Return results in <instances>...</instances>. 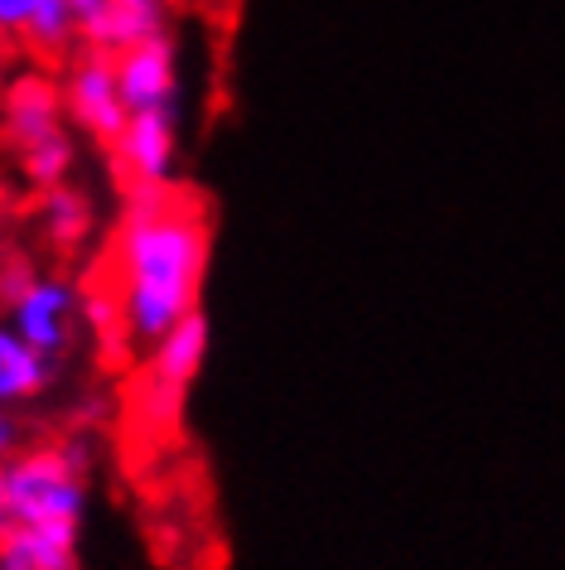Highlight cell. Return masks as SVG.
Listing matches in <instances>:
<instances>
[{
	"instance_id": "13",
	"label": "cell",
	"mask_w": 565,
	"mask_h": 570,
	"mask_svg": "<svg viewBox=\"0 0 565 570\" xmlns=\"http://www.w3.org/2000/svg\"><path fill=\"white\" fill-rule=\"evenodd\" d=\"M0 570H78V532L10 527L0 537Z\"/></svg>"
},
{
	"instance_id": "8",
	"label": "cell",
	"mask_w": 565,
	"mask_h": 570,
	"mask_svg": "<svg viewBox=\"0 0 565 570\" xmlns=\"http://www.w3.org/2000/svg\"><path fill=\"white\" fill-rule=\"evenodd\" d=\"M117 59V82L126 111H175L179 102V53L169 35H150L140 45H126Z\"/></svg>"
},
{
	"instance_id": "1",
	"label": "cell",
	"mask_w": 565,
	"mask_h": 570,
	"mask_svg": "<svg viewBox=\"0 0 565 570\" xmlns=\"http://www.w3.org/2000/svg\"><path fill=\"white\" fill-rule=\"evenodd\" d=\"M208 247H214V233L194 198L175 189L131 194L111 233L102 281H97V291L117 309L126 353H146L175 324L199 315Z\"/></svg>"
},
{
	"instance_id": "4",
	"label": "cell",
	"mask_w": 565,
	"mask_h": 570,
	"mask_svg": "<svg viewBox=\"0 0 565 570\" xmlns=\"http://www.w3.org/2000/svg\"><path fill=\"white\" fill-rule=\"evenodd\" d=\"M0 315L53 363H63L78 338L88 334L82 285L59 276V271H39L24 262L0 271Z\"/></svg>"
},
{
	"instance_id": "9",
	"label": "cell",
	"mask_w": 565,
	"mask_h": 570,
	"mask_svg": "<svg viewBox=\"0 0 565 570\" xmlns=\"http://www.w3.org/2000/svg\"><path fill=\"white\" fill-rule=\"evenodd\" d=\"M0 45H20L39 59H68L82 49L73 0H0Z\"/></svg>"
},
{
	"instance_id": "7",
	"label": "cell",
	"mask_w": 565,
	"mask_h": 570,
	"mask_svg": "<svg viewBox=\"0 0 565 570\" xmlns=\"http://www.w3.org/2000/svg\"><path fill=\"white\" fill-rule=\"evenodd\" d=\"M111 160H117L121 179L131 184V194L140 189H169L179 160V126L175 111H131L121 126V136L111 140Z\"/></svg>"
},
{
	"instance_id": "6",
	"label": "cell",
	"mask_w": 565,
	"mask_h": 570,
	"mask_svg": "<svg viewBox=\"0 0 565 570\" xmlns=\"http://www.w3.org/2000/svg\"><path fill=\"white\" fill-rule=\"evenodd\" d=\"M59 97H63V111H68V126H78L82 136L111 140L121 136L126 126V97H121V82H117V59L102 49H78L63 59V78H59Z\"/></svg>"
},
{
	"instance_id": "2",
	"label": "cell",
	"mask_w": 565,
	"mask_h": 570,
	"mask_svg": "<svg viewBox=\"0 0 565 570\" xmlns=\"http://www.w3.org/2000/svg\"><path fill=\"white\" fill-rule=\"evenodd\" d=\"M10 527H59L82 532L92 489V460L78 440H24L0 469Z\"/></svg>"
},
{
	"instance_id": "10",
	"label": "cell",
	"mask_w": 565,
	"mask_h": 570,
	"mask_svg": "<svg viewBox=\"0 0 565 570\" xmlns=\"http://www.w3.org/2000/svg\"><path fill=\"white\" fill-rule=\"evenodd\" d=\"M82 49L121 53L150 35H165V0H73Z\"/></svg>"
},
{
	"instance_id": "12",
	"label": "cell",
	"mask_w": 565,
	"mask_h": 570,
	"mask_svg": "<svg viewBox=\"0 0 565 570\" xmlns=\"http://www.w3.org/2000/svg\"><path fill=\"white\" fill-rule=\"evenodd\" d=\"M39 233L53 252L78 256L97 233V208L92 198L73 189V184H53V189H39Z\"/></svg>"
},
{
	"instance_id": "15",
	"label": "cell",
	"mask_w": 565,
	"mask_h": 570,
	"mask_svg": "<svg viewBox=\"0 0 565 570\" xmlns=\"http://www.w3.org/2000/svg\"><path fill=\"white\" fill-rule=\"evenodd\" d=\"M10 532V508H6V489H0V537Z\"/></svg>"
},
{
	"instance_id": "11",
	"label": "cell",
	"mask_w": 565,
	"mask_h": 570,
	"mask_svg": "<svg viewBox=\"0 0 565 570\" xmlns=\"http://www.w3.org/2000/svg\"><path fill=\"white\" fill-rule=\"evenodd\" d=\"M53 377H59V363L44 358L16 324L0 315V406L6 411L34 406L39 396H49Z\"/></svg>"
},
{
	"instance_id": "14",
	"label": "cell",
	"mask_w": 565,
	"mask_h": 570,
	"mask_svg": "<svg viewBox=\"0 0 565 570\" xmlns=\"http://www.w3.org/2000/svg\"><path fill=\"white\" fill-rule=\"evenodd\" d=\"M24 440H30V435H24L20 411H6V406H0V469L10 464V454H16V450L24 445Z\"/></svg>"
},
{
	"instance_id": "5",
	"label": "cell",
	"mask_w": 565,
	"mask_h": 570,
	"mask_svg": "<svg viewBox=\"0 0 565 570\" xmlns=\"http://www.w3.org/2000/svg\"><path fill=\"white\" fill-rule=\"evenodd\" d=\"M204 358H208L204 309L189 315L184 324H175L160 344H150L146 353H140V411H146V421H155V425L179 421L184 396H189Z\"/></svg>"
},
{
	"instance_id": "3",
	"label": "cell",
	"mask_w": 565,
	"mask_h": 570,
	"mask_svg": "<svg viewBox=\"0 0 565 570\" xmlns=\"http://www.w3.org/2000/svg\"><path fill=\"white\" fill-rule=\"evenodd\" d=\"M0 117H6V146L16 150L24 179L34 189L68 184V175H73V140H68V111L59 82H49L44 73L16 78L6 88Z\"/></svg>"
}]
</instances>
